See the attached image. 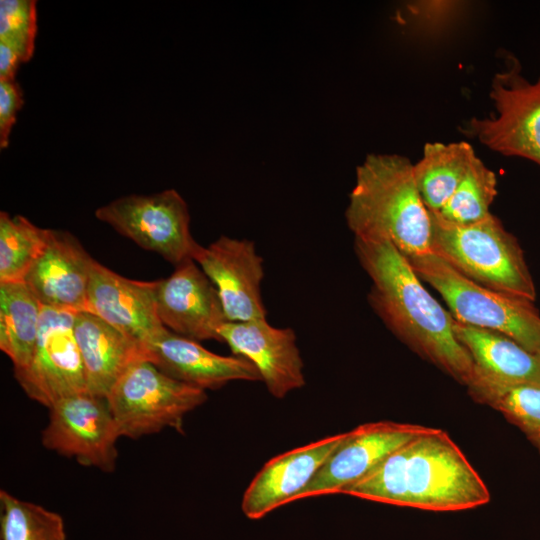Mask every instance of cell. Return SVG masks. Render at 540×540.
I'll return each instance as SVG.
<instances>
[{"label": "cell", "instance_id": "9", "mask_svg": "<svg viewBox=\"0 0 540 540\" xmlns=\"http://www.w3.org/2000/svg\"><path fill=\"white\" fill-rule=\"evenodd\" d=\"M120 437L106 398L86 391L64 397L49 408L42 444L81 465L112 472Z\"/></svg>", "mask_w": 540, "mask_h": 540}, {"label": "cell", "instance_id": "19", "mask_svg": "<svg viewBox=\"0 0 540 540\" xmlns=\"http://www.w3.org/2000/svg\"><path fill=\"white\" fill-rule=\"evenodd\" d=\"M73 330L83 363L87 391L95 396L106 398L131 365L149 360L144 344L88 311L75 312Z\"/></svg>", "mask_w": 540, "mask_h": 540}, {"label": "cell", "instance_id": "23", "mask_svg": "<svg viewBox=\"0 0 540 540\" xmlns=\"http://www.w3.org/2000/svg\"><path fill=\"white\" fill-rule=\"evenodd\" d=\"M467 391L474 401L500 412L540 453V386H506L475 372Z\"/></svg>", "mask_w": 540, "mask_h": 540}, {"label": "cell", "instance_id": "11", "mask_svg": "<svg viewBox=\"0 0 540 540\" xmlns=\"http://www.w3.org/2000/svg\"><path fill=\"white\" fill-rule=\"evenodd\" d=\"M431 427L390 421L359 425L328 457L295 500L341 494L375 469L393 451L428 432Z\"/></svg>", "mask_w": 540, "mask_h": 540}, {"label": "cell", "instance_id": "2", "mask_svg": "<svg viewBox=\"0 0 540 540\" xmlns=\"http://www.w3.org/2000/svg\"><path fill=\"white\" fill-rule=\"evenodd\" d=\"M341 494L434 512L473 509L490 501L486 484L457 444L432 427Z\"/></svg>", "mask_w": 540, "mask_h": 540}, {"label": "cell", "instance_id": "14", "mask_svg": "<svg viewBox=\"0 0 540 540\" xmlns=\"http://www.w3.org/2000/svg\"><path fill=\"white\" fill-rule=\"evenodd\" d=\"M235 356L251 361L268 391L278 399L304 386L303 361L291 328H276L266 319L227 321L219 330Z\"/></svg>", "mask_w": 540, "mask_h": 540}, {"label": "cell", "instance_id": "28", "mask_svg": "<svg viewBox=\"0 0 540 540\" xmlns=\"http://www.w3.org/2000/svg\"><path fill=\"white\" fill-rule=\"evenodd\" d=\"M462 1L420 0L408 3L405 14L414 30L433 37L446 33L465 12Z\"/></svg>", "mask_w": 540, "mask_h": 540}, {"label": "cell", "instance_id": "25", "mask_svg": "<svg viewBox=\"0 0 540 540\" xmlns=\"http://www.w3.org/2000/svg\"><path fill=\"white\" fill-rule=\"evenodd\" d=\"M0 540H67L63 518L41 505L0 491Z\"/></svg>", "mask_w": 540, "mask_h": 540}, {"label": "cell", "instance_id": "7", "mask_svg": "<svg viewBox=\"0 0 540 540\" xmlns=\"http://www.w3.org/2000/svg\"><path fill=\"white\" fill-rule=\"evenodd\" d=\"M489 97L495 113L472 117L462 133L503 156L540 166V74L530 81L519 60L508 54L505 68L492 78Z\"/></svg>", "mask_w": 540, "mask_h": 540}, {"label": "cell", "instance_id": "21", "mask_svg": "<svg viewBox=\"0 0 540 540\" xmlns=\"http://www.w3.org/2000/svg\"><path fill=\"white\" fill-rule=\"evenodd\" d=\"M42 307L24 282L0 283V349L13 371L26 368L33 357Z\"/></svg>", "mask_w": 540, "mask_h": 540}, {"label": "cell", "instance_id": "12", "mask_svg": "<svg viewBox=\"0 0 540 540\" xmlns=\"http://www.w3.org/2000/svg\"><path fill=\"white\" fill-rule=\"evenodd\" d=\"M193 260L218 290L228 321L266 319L263 259L253 242L221 236L207 247L200 245Z\"/></svg>", "mask_w": 540, "mask_h": 540}, {"label": "cell", "instance_id": "24", "mask_svg": "<svg viewBox=\"0 0 540 540\" xmlns=\"http://www.w3.org/2000/svg\"><path fill=\"white\" fill-rule=\"evenodd\" d=\"M48 229L21 215L0 212V283L23 282L41 255Z\"/></svg>", "mask_w": 540, "mask_h": 540}, {"label": "cell", "instance_id": "26", "mask_svg": "<svg viewBox=\"0 0 540 540\" xmlns=\"http://www.w3.org/2000/svg\"><path fill=\"white\" fill-rule=\"evenodd\" d=\"M497 196V177L476 157L460 184L438 213L455 224H472L488 217Z\"/></svg>", "mask_w": 540, "mask_h": 540}, {"label": "cell", "instance_id": "8", "mask_svg": "<svg viewBox=\"0 0 540 540\" xmlns=\"http://www.w3.org/2000/svg\"><path fill=\"white\" fill-rule=\"evenodd\" d=\"M95 216L175 266L193 259L200 247L190 232L187 204L174 189L120 197L99 207Z\"/></svg>", "mask_w": 540, "mask_h": 540}, {"label": "cell", "instance_id": "30", "mask_svg": "<svg viewBox=\"0 0 540 540\" xmlns=\"http://www.w3.org/2000/svg\"><path fill=\"white\" fill-rule=\"evenodd\" d=\"M21 63L23 62L18 53L7 44L0 42V81L15 80Z\"/></svg>", "mask_w": 540, "mask_h": 540}, {"label": "cell", "instance_id": "29", "mask_svg": "<svg viewBox=\"0 0 540 540\" xmlns=\"http://www.w3.org/2000/svg\"><path fill=\"white\" fill-rule=\"evenodd\" d=\"M23 105L22 91L13 81H0V147L5 149L16 121L18 111Z\"/></svg>", "mask_w": 540, "mask_h": 540}, {"label": "cell", "instance_id": "17", "mask_svg": "<svg viewBox=\"0 0 540 540\" xmlns=\"http://www.w3.org/2000/svg\"><path fill=\"white\" fill-rule=\"evenodd\" d=\"M346 432L290 450L268 461L244 492L241 508L257 520L291 503L345 438Z\"/></svg>", "mask_w": 540, "mask_h": 540}, {"label": "cell", "instance_id": "18", "mask_svg": "<svg viewBox=\"0 0 540 540\" xmlns=\"http://www.w3.org/2000/svg\"><path fill=\"white\" fill-rule=\"evenodd\" d=\"M146 348L149 361L162 372L203 390L218 389L235 380L262 381L248 359L215 354L169 329Z\"/></svg>", "mask_w": 540, "mask_h": 540}, {"label": "cell", "instance_id": "4", "mask_svg": "<svg viewBox=\"0 0 540 540\" xmlns=\"http://www.w3.org/2000/svg\"><path fill=\"white\" fill-rule=\"evenodd\" d=\"M430 212L431 252L469 280L501 293L536 300V287L517 238L492 213L455 224Z\"/></svg>", "mask_w": 540, "mask_h": 540}, {"label": "cell", "instance_id": "3", "mask_svg": "<svg viewBox=\"0 0 540 540\" xmlns=\"http://www.w3.org/2000/svg\"><path fill=\"white\" fill-rule=\"evenodd\" d=\"M346 222L355 239L386 241L405 257L431 252L432 224L413 174L395 154H370L356 169Z\"/></svg>", "mask_w": 540, "mask_h": 540}, {"label": "cell", "instance_id": "16", "mask_svg": "<svg viewBox=\"0 0 540 540\" xmlns=\"http://www.w3.org/2000/svg\"><path fill=\"white\" fill-rule=\"evenodd\" d=\"M95 262L71 233L48 229L45 248L23 282L43 306L85 311Z\"/></svg>", "mask_w": 540, "mask_h": 540}, {"label": "cell", "instance_id": "1", "mask_svg": "<svg viewBox=\"0 0 540 540\" xmlns=\"http://www.w3.org/2000/svg\"><path fill=\"white\" fill-rule=\"evenodd\" d=\"M371 279L368 302L386 327L413 352L464 386L475 365L453 330V317L430 294L408 259L391 243L355 239Z\"/></svg>", "mask_w": 540, "mask_h": 540}, {"label": "cell", "instance_id": "20", "mask_svg": "<svg viewBox=\"0 0 540 540\" xmlns=\"http://www.w3.org/2000/svg\"><path fill=\"white\" fill-rule=\"evenodd\" d=\"M453 330L471 356L477 374L506 386H540V356L499 332L454 319Z\"/></svg>", "mask_w": 540, "mask_h": 540}, {"label": "cell", "instance_id": "6", "mask_svg": "<svg viewBox=\"0 0 540 540\" xmlns=\"http://www.w3.org/2000/svg\"><path fill=\"white\" fill-rule=\"evenodd\" d=\"M106 400L120 436L137 439L164 428L182 433L185 415L202 405L207 394L141 360L123 373Z\"/></svg>", "mask_w": 540, "mask_h": 540}, {"label": "cell", "instance_id": "27", "mask_svg": "<svg viewBox=\"0 0 540 540\" xmlns=\"http://www.w3.org/2000/svg\"><path fill=\"white\" fill-rule=\"evenodd\" d=\"M36 35V1H0V42L14 49L23 63L33 55Z\"/></svg>", "mask_w": 540, "mask_h": 540}, {"label": "cell", "instance_id": "10", "mask_svg": "<svg viewBox=\"0 0 540 540\" xmlns=\"http://www.w3.org/2000/svg\"><path fill=\"white\" fill-rule=\"evenodd\" d=\"M74 314L43 306L33 357L26 368L13 371L26 395L48 409L64 397L87 391Z\"/></svg>", "mask_w": 540, "mask_h": 540}, {"label": "cell", "instance_id": "13", "mask_svg": "<svg viewBox=\"0 0 540 540\" xmlns=\"http://www.w3.org/2000/svg\"><path fill=\"white\" fill-rule=\"evenodd\" d=\"M155 296L159 319L167 329L197 342H221L219 330L228 321L221 298L193 259L155 281Z\"/></svg>", "mask_w": 540, "mask_h": 540}, {"label": "cell", "instance_id": "5", "mask_svg": "<svg viewBox=\"0 0 540 540\" xmlns=\"http://www.w3.org/2000/svg\"><path fill=\"white\" fill-rule=\"evenodd\" d=\"M407 259L441 295L454 320L502 333L540 356V313L533 301L483 287L433 252Z\"/></svg>", "mask_w": 540, "mask_h": 540}, {"label": "cell", "instance_id": "22", "mask_svg": "<svg viewBox=\"0 0 540 540\" xmlns=\"http://www.w3.org/2000/svg\"><path fill=\"white\" fill-rule=\"evenodd\" d=\"M476 157L473 147L465 141L425 144L422 157L413 163V174L429 211L442 209Z\"/></svg>", "mask_w": 540, "mask_h": 540}, {"label": "cell", "instance_id": "15", "mask_svg": "<svg viewBox=\"0 0 540 540\" xmlns=\"http://www.w3.org/2000/svg\"><path fill=\"white\" fill-rule=\"evenodd\" d=\"M85 311L145 346L167 330L157 313L155 281L128 279L97 261L90 276Z\"/></svg>", "mask_w": 540, "mask_h": 540}]
</instances>
